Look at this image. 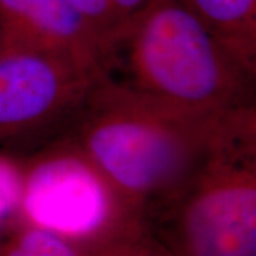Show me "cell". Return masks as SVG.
Instances as JSON below:
<instances>
[{
    "label": "cell",
    "instance_id": "6da1fadb",
    "mask_svg": "<svg viewBox=\"0 0 256 256\" xmlns=\"http://www.w3.org/2000/svg\"><path fill=\"white\" fill-rule=\"evenodd\" d=\"M224 114L176 110L101 77L64 132L148 226L200 164Z\"/></svg>",
    "mask_w": 256,
    "mask_h": 256
},
{
    "label": "cell",
    "instance_id": "7a4b0ae2",
    "mask_svg": "<svg viewBox=\"0 0 256 256\" xmlns=\"http://www.w3.org/2000/svg\"><path fill=\"white\" fill-rule=\"evenodd\" d=\"M104 77L200 116L255 102V72L176 0H152L128 23L107 53Z\"/></svg>",
    "mask_w": 256,
    "mask_h": 256
},
{
    "label": "cell",
    "instance_id": "3957f363",
    "mask_svg": "<svg viewBox=\"0 0 256 256\" xmlns=\"http://www.w3.org/2000/svg\"><path fill=\"white\" fill-rule=\"evenodd\" d=\"M156 218L178 256H256V102L220 117L200 164Z\"/></svg>",
    "mask_w": 256,
    "mask_h": 256
},
{
    "label": "cell",
    "instance_id": "277c9868",
    "mask_svg": "<svg viewBox=\"0 0 256 256\" xmlns=\"http://www.w3.org/2000/svg\"><path fill=\"white\" fill-rule=\"evenodd\" d=\"M20 156L23 225L50 232L80 250L146 226L67 132Z\"/></svg>",
    "mask_w": 256,
    "mask_h": 256
},
{
    "label": "cell",
    "instance_id": "5b68a950",
    "mask_svg": "<svg viewBox=\"0 0 256 256\" xmlns=\"http://www.w3.org/2000/svg\"><path fill=\"white\" fill-rule=\"evenodd\" d=\"M101 74L0 40V150L23 156L63 134Z\"/></svg>",
    "mask_w": 256,
    "mask_h": 256
},
{
    "label": "cell",
    "instance_id": "8992f818",
    "mask_svg": "<svg viewBox=\"0 0 256 256\" xmlns=\"http://www.w3.org/2000/svg\"><path fill=\"white\" fill-rule=\"evenodd\" d=\"M0 40L63 56L104 77V48L68 0H0Z\"/></svg>",
    "mask_w": 256,
    "mask_h": 256
},
{
    "label": "cell",
    "instance_id": "52a82bcc",
    "mask_svg": "<svg viewBox=\"0 0 256 256\" xmlns=\"http://www.w3.org/2000/svg\"><path fill=\"white\" fill-rule=\"evenodd\" d=\"M256 73V0H176Z\"/></svg>",
    "mask_w": 256,
    "mask_h": 256
},
{
    "label": "cell",
    "instance_id": "ba28073f",
    "mask_svg": "<svg viewBox=\"0 0 256 256\" xmlns=\"http://www.w3.org/2000/svg\"><path fill=\"white\" fill-rule=\"evenodd\" d=\"M0 256H82L78 248L43 229L20 225L0 232Z\"/></svg>",
    "mask_w": 256,
    "mask_h": 256
},
{
    "label": "cell",
    "instance_id": "9c48e42d",
    "mask_svg": "<svg viewBox=\"0 0 256 256\" xmlns=\"http://www.w3.org/2000/svg\"><path fill=\"white\" fill-rule=\"evenodd\" d=\"M22 191V156L0 150V232L23 225L20 220Z\"/></svg>",
    "mask_w": 256,
    "mask_h": 256
},
{
    "label": "cell",
    "instance_id": "30bf717a",
    "mask_svg": "<svg viewBox=\"0 0 256 256\" xmlns=\"http://www.w3.org/2000/svg\"><path fill=\"white\" fill-rule=\"evenodd\" d=\"M82 256H178L148 234V226L130 229L96 246L82 250Z\"/></svg>",
    "mask_w": 256,
    "mask_h": 256
},
{
    "label": "cell",
    "instance_id": "8fae6325",
    "mask_svg": "<svg viewBox=\"0 0 256 256\" xmlns=\"http://www.w3.org/2000/svg\"><path fill=\"white\" fill-rule=\"evenodd\" d=\"M92 28L104 48V63L111 46L121 33V24L110 0H68Z\"/></svg>",
    "mask_w": 256,
    "mask_h": 256
},
{
    "label": "cell",
    "instance_id": "7c38bea8",
    "mask_svg": "<svg viewBox=\"0 0 256 256\" xmlns=\"http://www.w3.org/2000/svg\"><path fill=\"white\" fill-rule=\"evenodd\" d=\"M114 13L121 24V33L128 23L146 10L152 0H110ZM120 33V34H121Z\"/></svg>",
    "mask_w": 256,
    "mask_h": 256
}]
</instances>
